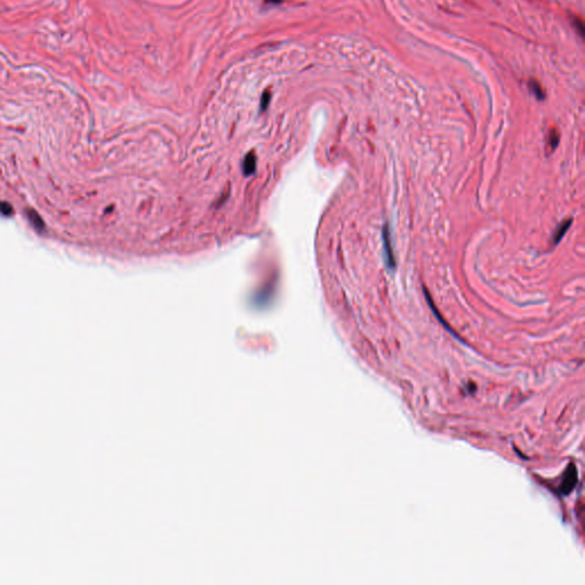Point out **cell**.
<instances>
[{"instance_id":"8992f818","label":"cell","mask_w":585,"mask_h":585,"mask_svg":"<svg viewBox=\"0 0 585 585\" xmlns=\"http://www.w3.org/2000/svg\"><path fill=\"white\" fill-rule=\"evenodd\" d=\"M11 212V207L8 206V205H4L2 202H0V213H3V214H10Z\"/></svg>"},{"instance_id":"5b68a950","label":"cell","mask_w":585,"mask_h":585,"mask_svg":"<svg viewBox=\"0 0 585 585\" xmlns=\"http://www.w3.org/2000/svg\"><path fill=\"white\" fill-rule=\"evenodd\" d=\"M574 24H575V27L577 28V30H578L579 36H580V37H583V30H584V26H583V22H582V21L578 20V19H575V20H574Z\"/></svg>"},{"instance_id":"7a4b0ae2","label":"cell","mask_w":585,"mask_h":585,"mask_svg":"<svg viewBox=\"0 0 585 585\" xmlns=\"http://www.w3.org/2000/svg\"><path fill=\"white\" fill-rule=\"evenodd\" d=\"M570 223H571V220L569 221H566V222H563L561 225H560L559 229L557 231L554 232V238H553V245H557L559 244V241L561 240V238L565 236V233L568 229L570 227Z\"/></svg>"},{"instance_id":"6da1fadb","label":"cell","mask_w":585,"mask_h":585,"mask_svg":"<svg viewBox=\"0 0 585 585\" xmlns=\"http://www.w3.org/2000/svg\"><path fill=\"white\" fill-rule=\"evenodd\" d=\"M383 242H384V254H385L386 265L388 269L394 270L396 269V257L394 254V249H392L391 245V235H390V227L386 223L383 227Z\"/></svg>"},{"instance_id":"277c9868","label":"cell","mask_w":585,"mask_h":585,"mask_svg":"<svg viewBox=\"0 0 585 585\" xmlns=\"http://www.w3.org/2000/svg\"><path fill=\"white\" fill-rule=\"evenodd\" d=\"M549 144L551 145V150H553L557 148L558 144H559V134L557 131H552L550 133L549 135Z\"/></svg>"},{"instance_id":"3957f363","label":"cell","mask_w":585,"mask_h":585,"mask_svg":"<svg viewBox=\"0 0 585 585\" xmlns=\"http://www.w3.org/2000/svg\"><path fill=\"white\" fill-rule=\"evenodd\" d=\"M529 88H530V90L533 91V94L536 96L537 100H544L545 93H544V90H543L542 86L540 85V82L535 81V80L529 81Z\"/></svg>"}]
</instances>
